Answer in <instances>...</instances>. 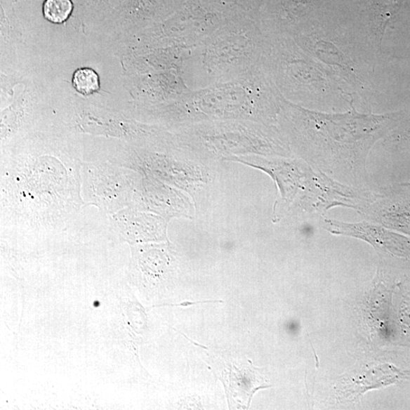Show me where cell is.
<instances>
[{"mask_svg": "<svg viewBox=\"0 0 410 410\" xmlns=\"http://www.w3.org/2000/svg\"><path fill=\"white\" fill-rule=\"evenodd\" d=\"M308 115L314 124V162L322 156L316 164L322 163L331 172L336 166L346 167L350 172L356 171L357 167L363 171L369 149L390 120L388 117L355 113Z\"/></svg>", "mask_w": 410, "mask_h": 410, "instance_id": "6da1fadb", "label": "cell"}, {"mask_svg": "<svg viewBox=\"0 0 410 410\" xmlns=\"http://www.w3.org/2000/svg\"><path fill=\"white\" fill-rule=\"evenodd\" d=\"M72 85L83 95L94 94L100 89L98 74L90 68L79 69L73 74Z\"/></svg>", "mask_w": 410, "mask_h": 410, "instance_id": "7a4b0ae2", "label": "cell"}, {"mask_svg": "<svg viewBox=\"0 0 410 410\" xmlns=\"http://www.w3.org/2000/svg\"><path fill=\"white\" fill-rule=\"evenodd\" d=\"M72 11L71 0H46L43 8L46 20L55 24L67 21Z\"/></svg>", "mask_w": 410, "mask_h": 410, "instance_id": "3957f363", "label": "cell"}]
</instances>
